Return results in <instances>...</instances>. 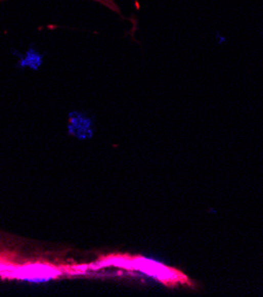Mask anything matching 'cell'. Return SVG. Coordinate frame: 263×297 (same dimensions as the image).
Wrapping results in <instances>:
<instances>
[{"instance_id": "obj_1", "label": "cell", "mask_w": 263, "mask_h": 297, "mask_svg": "<svg viewBox=\"0 0 263 297\" xmlns=\"http://www.w3.org/2000/svg\"><path fill=\"white\" fill-rule=\"evenodd\" d=\"M100 266H118V268L135 270L146 275L157 278L161 283L173 287L177 284H190V280L178 270L154 262L144 257H126V256H114L99 263Z\"/></svg>"}, {"instance_id": "obj_2", "label": "cell", "mask_w": 263, "mask_h": 297, "mask_svg": "<svg viewBox=\"0 0 263 297\" xmlns=\"http://www.w3.org/2000/svg\"><path fill=\"white\" fill-rule=\"evenodd\" d=\"M68 131L73 136L85 140L94 134V119L82 111H71L68 120Z\"/></svg>"}, {"instance_id": "obj_4", "label": "cell", "mask_w": 263, "mask_h": 297, "mask_svg": "<svg viewBox=\"0 0 263 297\" xmlns=\"http://www.w3.org/2000/svg\"><path fill=\"white\" fill-rule=\"evenodd\" d=\"M43 64V55L39 54L37 49L30 48L24 57L20 59V67H29L32 70H38Z\"/></svg>"}, {"instance_id": "obj_3", "label": "cell", "mask_w": 263, "mask_h": 297, "mask_svg": "<svg viewBox=\"0 0 263 297\" xmlns=\"http://www.w3.org/2000/svg\"><path fill=\"white\" fill-rule=\"evenodd\" d=\"M57 269L48 264H31L19 268L16 272H13V276L23 278V280L29 281H48L52 277H57Z\"/></svg>"}]
</instances>
